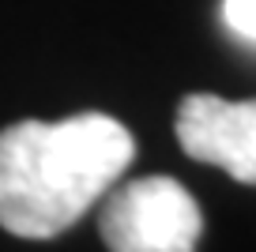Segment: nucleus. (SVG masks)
I'll list each match as a JSON object with an SVG mask.
<instances>
[{"label": "nucleus", "mask_w": 256, "mask_h": 252, "mask_svg": "<svg viewBox=\"0 0 256 252\" xmlns=\"http://www.w3.org/2000/svg\"><path fill=\"white\" fill-rule=\"evenodd\" d=\"M136 143L120 120L80 113L19 120L0 132V226L46 241L80 222L128 170Z\"/></svg>", "instance_id": "nucleus-1"}, {"label": "nucleus", "mask_w": 256, "mask_h": 252, "mask_svg": "<svg viewBox=\"0 0 256 252\" xmlns=\"http://www.w3.org/2000/svg\"><path fill=\"white\" fill-rule=\"evenodd\" d=\"M177 143L192 162L218 166L234 181L256 188V98L230 102L188 94L177 110Z\"/></svg>", "instance_id": "nucleus-3"}, {"label": "nucleus", "mask_w": 256, "mask_h": 252, "mask_svg": "<svg viewBox=\"0 0 256 252\" xmlns=\"http://www.w3.org/2000/svg\"><path fill=\"white\" fill-rule=\"evenodd\" d=\"M222 16L234 34L256 42V0H222Z\"/></svg>", "instance_id": "nucleus-4"}, {"label": "nucleus", "mask_w": 256, "mask_h": 252, "mask_svg": "<svg viewBox=\"0 0 256 252\" xmlns=\"http://www.w3.org/2000/svg\"><path fill=\"white\" fill-rule=\"evenodd\" d=\"M98 226L110 252H196L204 214L174 177H140L110 192Z\"/></svg>", "instance_id": "nucleus-2"}]
</instances>
